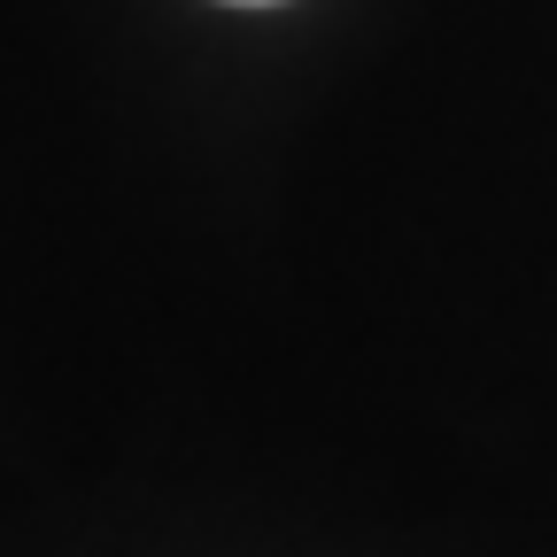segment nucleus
I'll return each mask as SVG.
<instances>
[{"instance_id":"obj_1","label":"nucleus","mask_w":557,"mask_h":557,"mask_svg":"<svg viewBox=\"0 0 557 557\" xmlns=\"http://www.w3.org/2000/svg\"><path fill=\"white\" fill-rule=\"evenodd\" d=\"M240 9H271V0H240Z\"/></svg>"}]
</instances>
